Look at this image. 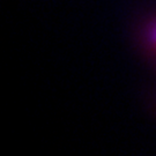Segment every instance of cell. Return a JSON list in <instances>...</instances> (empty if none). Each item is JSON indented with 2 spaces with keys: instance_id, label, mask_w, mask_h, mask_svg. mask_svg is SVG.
<instances>
[{
  "instance_id": "6da1fadb",
  "label": "cell",
  "mask_w": 156,
  "mask_h": 156,
  "mask_svg": "<svg viewBox=\"0 0 156 156\" xmlns=\"http://www.w3.org/2000/svg\"><path fill=\"white\" fill-rule=\"evenodd\" d=\"M149 43L156 50V23L153 24V27L149 30Z\"/></svg>"
}]
</instances>
